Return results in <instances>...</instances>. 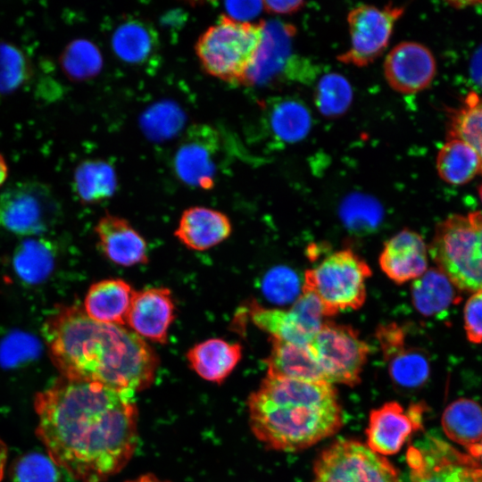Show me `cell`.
I'll list each match as a JSON object with an SVG mask.
<instances>
[{"label": "cell", "instance_id": "obj_1", "mask_svg": "<svg viewBox=\"0 0 482 482\" xmlns=\"http://www.w3.org/2000/svg\"><path fill=\"white\" fill-rule=\"evenodd\" d=\"M133 391L62 378L37 393V435L55 464L81 482H103L137 443Z\"/></svg>", "mask_w": 482, "mask_h": 482}, {"label": "cell", "instance_id": "obj_2", "mask_svg": "<svg viewBox=\"0 0 482 482\" xmlns=\"http://www.w3.org/2000/svg\"><path fill=\"white\" fill-rule=\"evenodd\" d=\"M51 359L63 378L133 392L154 379L158 357L125 326L90 319L80 307L58 308L44 324Z\"/></svg>", "mask_w": 482, "mask_h": 482}, {"label": "cell", "instance_id": "obj_3", "mask_svg": "<svg viewBox=\"0 0 482 482\" xmlns=\"http://www.w3.org/2000/svg\"><path fill=\"white\" fill-rule=\"evenodd\" d=\"M253 435L267 447L295 452L337 433L343 411L328 382H309L266 375L248 398Z\"/></svg>", "mask_w": 482, "mask_h": 482}, {"label": "cell", "instance_id": "obj_4", "mask_svg": "<svg viewBox=\"0 0 482 482\" xmlns=\"http://www.w3.org/2000/svg\"><path fill=\"white\" fill-rule=\"evenodd\" d=\"M264 27L263 22H241L222 15L195 44L203 70L228 83L246 82L263 41Z\"/></svg>", "mask_w": 482, "mask_h": 482}, {"label": "cell", "instance_id": "obj_5", "mask_svg": "<svg viewBox=\"0 0 482 482\" xmlns=\"http://www.w3.org/2000/svg\"><path fill=\"white\" fill-rule=\"evenodd\" d=\"M428 252L456 288L482 290V212L453 214L438 223Z\"/></svg>", "mask_w": 482, "mask_h": 482}, {"label": "cell", "instance_id": "obj_6", "mask_svg": "<svg viewBox=\"0 0 482 482\" xmlns=\"http://www.w3.org/2000/svg\"><path fill=\"white\" fill-rule=\"evenodd\" d=\"M372 275L369 264L350 249L328 254L304 272L302 290L320 301L325 317L358 310L366 301V282Z\"/></svg>", "mask_w": 482, "mask_h": 482}, {"label": "cell", "instance_id": "obj_7", "mask_svg": "<svg viewBox=\"0 0 482 482\" xmlns=\"http://www.w3.org/2000/svg\"><path fill=\"white\" fill-rule=\"evenodd\" d=\"M312 482H401V478L395 467L368 445L340 439L317 457Z\"/></svg>", "mask_w": 482, "mask_h": 482}, {"label": "cell", "instance_id": "obj_8", "mask_svg": "<svg viewBox=\"0 0 482 482\" xmlns=\"http://www.w3.org/2000/svg\"><path fill=\"white\" fill-rule=\"evenodd\" d=\"M308 347L330 384L361 382L370 349L352 327L324 321Z\"/></svg>", "mask_w": 482, "mask_h": 482}, {"label": "cell", "instance_id": "obj_9", "mask_svg": "<svg viewBox=\"0 0 482 482\" xmlns=\"http://www.w3.org/2000/svg\"><path fill=\"white\" fill-rule=\"evenodd\" d=\"M59 213L56 197L43 183L17 182L0 192V229L37 235L55 225Z\"/></svg>", "mask_w": 482, "mask_h": 482}, {"label": "cell", "instance_id": "obj_10", "mask_svg": "<svg viewBox=\"0 0 482 482\" xmlns=\"http://www.w3.org/2000/svg\"><path fill=\"white\" fill-rule=\"evenodd\" d=\"M411 482H482V465L445 441L427 436L406 453Z\"/></svg>", "mask_w": 482, "mask_h": 482}, {"label": "cell", "instance_id": "obj_11", "mask_svg": "<svg viewBox=\"0 0 482 482\" xmlns=\"http://www.w3.org/2000/svg\"><path fill=\"white\" fill-rule=\"evenodd\" d=\"M403 13L400 6L362 4L347 15L350 46L338 59L363 67L373 62L386 48L396 21Z\"/></svg>", "mask_w": 482, "mask_h": 482}, {"label": "cell", "instance_id": "obj_12", "mask_svg": "<svg viewBox=\"0 0 482 482\" xmlns=\"http://www.w3.org/2000/svg\"><path fill=\"white\" fill-rule=\"evenodd\" d=\"M423 411L421 403L405 411L397 402L372 410L365 431L368 447L382 456L398 453L411 434L422 428Z\"/></svg>", "mask_w": 482, "mask_h": 482}, {"label": "cell", "instance_id": "obj_13", "mask_svg": "<svg viewBox=\"0 0 482 482\" xmlns=\"http://www.w3.org/2000/svg\"><path fill=\"white\" fill-rule=\"evenodd\" d=\"M219 150L220 137L215 129L207 125L190 128L174 157L178 177L189 186L212 187Z\"/></svg>", "mask_w": 482, "mask_h": 482}, {"label": "cell", "instance_id": "obj_14", "mask_svg": "<svg viewBox=\"0 0 482 482\" xmlns=\"http://www.w3.org/2000/svg\"><path fill=\"white\" fill-rule=\"evenodd\" d=\"M384 74L387 84L401 94H414L428 87L436 75V61L422 44L405 41L386 56Z\"/></svg>", "mask_w": 482, "mask_h": 482}, {"label": "cell", "instance_id": "obj_15", "mask_svg": "<svg viewBox=\"0 0 482 482\" xmlns=\"http://www.w3.org/2000/svg\"><path fill=\"white\" fill-rule=\"evenodd\" d=\"M174 317L171 292L166 287L146 288L135 292L127 325L144 339L165 344Z\"/></svg>", "mask_w": 482, "mask_h": 482}, {"label": "cell", "instance_id": "obj_16", "mask_svg": "<svg viewBox=\"0 0 482 482\" xmlns=\"http://www.w3.org/2000/svg\"><path fill=\"white\" fill-rule=\"evenodd\" d=\"M378 262L393 282L414 281L428 270V247L419 233L405 229L385 243Z\"/></svg>", "mask_w": 482, "mask_h": 482}, {"label": "cell", "instance_id": "obj_17", "mask_svg": "<svg viewBox=\"0 0 482 482\" xmlns=\"http://www.w3.org/2000/svg\"><path fill=\"white\" fill-rule=\"evenodd\" d=\"M95 232L102 252L115 264L130 267L148 262L145 240L123 218L107 213L99 220Z\"/></svg>", "mask_w": 482, "mask_h": 482}, {"label": "cell", "instance_id": "obj_18", "mask_svg": "<svg viewBox=\"0 0 482 482\" xmlns=\"http://www.w3.org/2000/svg\"><path fill=\"white\" fill-rule=\"evenodd\" d=\"M378 340L384 357L388 361L393 381L404 388L423 385L429 376L428 359L418 350L405 348L404 333L398 325L386 328Z\"/></svg>", "mask_w": 482, "mask_h": 482}, {"label": "cell", "instance_id": "obj_19", "mask_svg": "<svg viewBox=\"0 0 482 482\" xmlns=\"http://www.w3.org/2000/svg\"><path fill=\"white\" fill-rule=\"evenodd\" d=\"M232 225L223 212L204 206L185 210L175 237L188 249L204 251L229 237Z\"/></svg>", "mask_w": 482, "mask_h": 482}, {"label": "cell", "instance_id": "obj_20", "mask_svg": "<svg viewBox=\"0 0 482 482\" xmlns=\"http://www.w3.org/2000/svg\"><path fill=\"white\" fill-rule=\"evenodd\" d=\"M249 307L252 322L267 332L270 338L308 345L320 330L294 303L288 310L266 308L256 303H253Z\"/></svg>", "mask_w": 482, "mask_h": 482}, {"label": "cell", "instance_id": "obj_21", "mask_svg": "<svg viewBox=\"0 0 482 482\" xmlns=\"http://www.w3.org/2000/svg\"><path fill=\"white\" fill-rule=\"evenodd\" d=\"M135 292L121 278L97 281L87 290L83 310L97 322L125 326Z\"/></svg>", "mask_w": 482, "mask_h": 482}, {"label": "cell", "instance_id": "obj_22", "mask_svg": "<svg viewBox=\"0 0 482 482\" xmlns=\"http://www.w3.org/2000/svg\"><path fill=\"white\" fill-rule=\"evenodd\" d=\"M270 352L264 360L267 375L309 382H328L308 345L275 338H270Z\"/></svg>", "mask_w": 482, "mask_h": 482}, {"label": "cell", "instance_id": "obj_23", "mask_svg": "<svg viewBox=\"0 0 482 482\" xmlns=\"http://www.w3.org/2000/svg\"><path fill=\"white\" fill-rule=\"evenodd\" d=\"M242 358V346L220 338H211L196 344L187 353V359L202 378L221 383Z\"/></svg>", "mask_w": 482, "mask_h": 482}, {"label": "cell", "instance_id": "obj_24", "mask_svg": "<svg viewBox=\"0 0 482 482\" xmlns=\"http://www.w3.org/2000/svg\"><path fill=\"white\" fill-rule=\"evenodd\" d=\"M157 33L148 23L131 20L121 23L112 37L114 54L121 61L143 65L155 57L158 51Z\"/></svg>", "mask_w": 482, "mask_h": 482}, {"label": "cell", "instance_id": "obj_25", "mask_svg": "<svg viewBox=\"0 0 482 482\" xmlns=\"http://www.w3.org/2000/svg\"><path fill=\"white\" fill-rule=\"evenodd\" d=\"M455 288L449 278L437 268L427 270L412 283L413 305L423 315L440 314L460 299Z\"/></svg>", "mask_w": 482, "mask_h": 482}, {"label": "cell", "instance_id": "obj_26", "mask_svg": "<svg viewBox=\"0 0 482 482\" xmlns=\"http://www.w3.org/2000/svg\"><path fill=\"white\" fill-rule=\"evenodd\" d=\"M445 434L466 449L482 439V406L461 398L451 403L442 415Z\"/></svg>", "mask_w": 482, "mask_h": 482}, {"label": "cell", "instance_id": "obj_27", "mask_svg": "<svg viewBox=\"0 0 482 482\" xmlns=\"http://www.w3.org/2000/svg\"><path fill=\"white\" fill-rule=\"evenodd\" d=\"M436 164L439 177L454 186L468 183L480 170L475 150L458 138H449L445 142L437 154Z\"/></svg>", "mask_w": 482, "mask_h": 482}, {"label": "cell", "instance_id": "obj_28", "mask_svg": "<svg viewBox=\"0 0 482 482\" xmlns=\"http://www.w3.org/2000/svg\"><path fill=\"white\" fill-rule=\"evenodd\" d=\"M117 186L116 173L108 162L89 159L75 169L73 187L79 199L86 204H96L110 198Z\"/></svg>", "mask_w": 482, "mask_h": 482}, {"label": "cell", "instance_id": "obj_29", "mask_svg": "<svg viewBox=\"0 0 482 482\" xmlns=\"http://www.w3.org/2000/svg\"><path fill=\"white\" fill-rule=\"evenodd\" d=\"M269 123L274 136L280 141L295 143L302 140L311 129L309 110L293 99L279 100L270 111Z\"/></svg>", "mask_w": 482, "mask_h": 482}, {"label": "cell", "instance_id": "obj_30", "mask_svg": "<svg viewBox=\"0 0 482 482\" xmlns=\"http://www.w3.org/2000/svg\"><path fill=\"white\" fill-rule=\"evenodd\" d=\"M54 264V250L45 239H28L21 244L13 256V267L18 276L30 284L48 277Z\"/></svg>", "mask_w": 482, "mask_h": 482}, {"label": "cell", "instance_id": "obj_31", "mask_svg": "<svg viewBox=\"0 0 482 482\" xmlns=\"http://www.w3.org/2000/svg\"><path fill=\"white\" fill-rule=\"evenodd\" d=\"M449 138H458L470 145L480 161L482 174V96L469 94L451 115Z\"/></svg>", "mask_w": 482, "mask_h": 482}, {"label": "cell", "instance_id": "obj_32", "mask_svg": "<svg viewBox=\"0 0 482 482\" xmlns=\"http://www.w3.org/2000/svg\"><path fill=\"white\" fill-rule=\"evenodd\" d=\"M102 63L99 49L86 39H76L69 43L60 56L63 72L72 80H83L96 76Z\"/></svg>", "mask_w": 482, "mask_h": 482}, {"label": "cell", "instance_id": "obj_33", "mask_svg": "<svg viewBox=\"0 0 482 482\" xmlns=\"http://www.w3.org/2000/svg\"><path fill=\"white\" fill-rule=\"evenodd\" d=\"M353 100L349 81L341 74L331 72L324 75L314 92L315 104L320 112L328 117L345 113Z\"/></svg>", "mask_w": 482, "mask_h": 482}, {"label": "cell", "instance_id": "obj_34", "mask_svg": "<svg viewBox=\"0 0 482 482\" xmlns=\"http://www.w3.org/2000/svg\"><path fill=\"white\" fill-rule=\"evenodd\" d=\"M32 76V65L25 53L16 46L0 42V95L12 93Z\"/></svg>", "mask_w": 482, "mask_h": 482}, {"label": "cell", "instance_id": "obj_35", "mask_svg": "<svg viewBox=\"0 0 482 482\" xmlns=\"http://www.w3.org/2000/svg\"><path fill=\"white\" fill-rule=\"evenodd\" d=\"M58 468L48 454L30 453L17 461L12 478L14 482H61Z\"/></svg>", "mask_w": 482, "mask_h": 482}, {"label": "cell", "instance_id": "obj_36", "mask_svg": "<svg viewBox=\"0 0 482 482\" xmlns=\"http://www.w3.org/2000/svg\"><path fill=\"white\" fill-rule=\"evenodd\" d=\"M297 278L286 268H277L267 274L263 282V291L272 301L287 302L297 292Z\"/></svg>", "mask_w": 482, "mask_h": 482}, {"label": "cell", "instance_id": "obj_37", "mask_svg": "<svg viewBox=\"0 0 482 482\" xmlns=\"http://www.w3.org/2000/svg\"><path fill=\"white\" fill-rule=\"evenodd\" d=\"M464 329L473 344L482 343V290L474 292L467 300L464 311Z\"/></svg>", "mask_w": 482, "mask_h": 482}, {"label": "cell", "instance_id": "obj_38", "mask_svg": "<svg viewBox=\"0 0 482 482\" xmlns=\"http://www.w3.org/2000/svg\"><path fill=\"white\" fill-rule=\"evenodd\" d=\"M224 4L227 16L241 22H250L264 9L263 1H229Z\"/></svg>", "mask_w": 482, "mask_h": 482}, {"label": "cell", "instance_id": "obj_39", "mask_svg": "<svg viewBox=\"0 0 482 482\" xmlns=\"http://www.w3.org/2000/svg\"><path fill=\"white\" fill-rule=\"evenodd\" d=\"M305 3L303 1H263L264 8L271 13L289 14L300 10Z\"/></svg>", "mask_w": 482, "mask_h": 482}, {"label": "cell", "instance_id": "obj_40", "mask_svg": "<svg viewBox=\"0 0 482 482\" xmlns=\"http://www.w3.org/2000/svg\"><path fill=\"white\" fill-rule=\"evenodd\" d=\"M470 75L473 81L482 89V45L472 56Z\"/></svg>", "mask_w": 482, "mask_h": 482}, {"label": "cell", "instance_id": "obj_41", "mask_svg": "<svg viewBox=\"0 0 482 482\" xmlns=\"http://www.w3.org/2000/svg\"><path fill=\"white\" fill-rule=\"evenodd\" d=\"M468 453L482 465V439L467 448Z\"/></svg>", "mask_w": 482, "mask_h": 482}, {"label": "cell", "instance_id": "obj_42", "mask_svg": "<svg viewBox=\"0 0 482 482\" xmlns=\"http://www.w3.org/2000/svg\"><path fill=\"white\" fill-rule=\"evenodd\" d=\"M7 460V447L0 438V482L3 479Z\"/></svg>", "mask_w": 482, "mask_h": 482}, {"label": "cell", "instance_id": "obj_43", "mask_svg": "<svg viewBox=\"0 0 482 482\" xmlns=\"http://www.w3.org/2000/svg\"><path fill=\"white\" fill-rule=\"evenodd\" d=\"M8 176V166L4 158L0 154V187L4 183Z\"/></svg>", "mask_w": 482, "mask_h": 482}, {"label": "cell", "instance_id": "obj_44", "mask_svg": "<svg viewBox=\"0 0 482 482\" xmlns=\"http://www.w3.org/2000/svg\"><path fill=\"white\" fill-rule=\"evenodd\" d=\"M127 482H168V481L162 480L154 475L146 474V475H143L139 478H134Z\"/></svg>", "mask_w": 482, "mask_h": 482}, {"label": "cell", "instance_id": "obj_45", "mask_svg": "<svg viewBox=\"0 0 482 482\" xmlns=\"http://www.w3.org/2000/svg\"><path fill=\"white\" fill-rule=\"evenodd\" d=\"M478 195H479V198H480V200L482 202V184L478 187Z\"/></svg>", "mask_w": 482, "mask_h": 482}]
</instances>
